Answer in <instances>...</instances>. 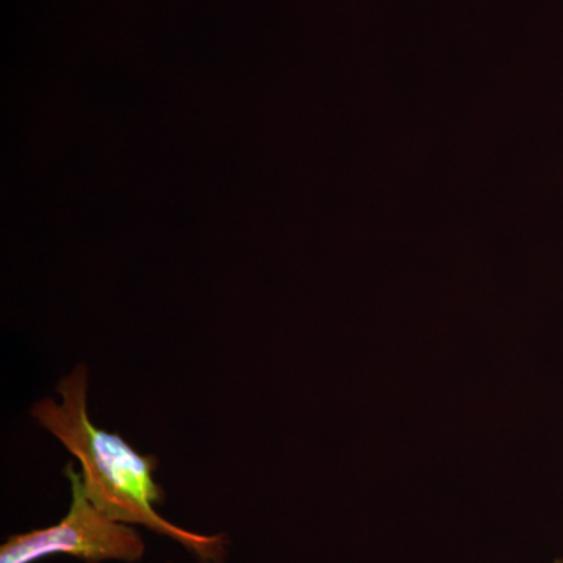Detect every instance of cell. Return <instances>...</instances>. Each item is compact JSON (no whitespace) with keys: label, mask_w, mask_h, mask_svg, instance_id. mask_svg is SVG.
Returning <instances> with one entry per match:
<instances>
[{"label":"cell","mask_w":563,"mask_h":563,"mask_svg":"<svg viewBox=\"0 0 563 563\" xmlns=\"http://www.w3.org/2000/svg\"><path fill=\"white\" fill-rule=\"evenodd\" d=\"M73 501L62 521L49 528L16 533L0 547V563H36L51 555H69L85 563L139 562L143 539L131 525L111 520L85 495L80 474L65 466Z\"/></svg>","instance_id":"cell-2"},{"label":"cell","mask_w":563,"mask_h":563,"mask_svg":"<svg viewBox=\"0 0 563 563\" xmlns=\"http://www.w3.org/2000/svg\"><path fill=\"white\" fill-rule=\"evenodd\" d=\"M62 404L41 399L33 404L32 417L49 431L81 465V488L111 520L144 526L181 544L203 563H221L225 555L222 536L187 531L163 518L155 506L163 490L155 483L158 461L141 455L118 433L96 428L88 415V368L77 365L57 387Z\"/></svg>","instance_id":"cell-1"},{"label":"cell","mask_w":563,"mask_h":563,"mask_svg":"<svg viewBox=\"0 0 563 563\" xmlns=\"http://www.w3.org/2000/svg\"><path fill=\"white\" fill-rule=\"evenodd\" d=\"M553 563H563V558L562 559H555V561Z\"/></svg>","instance_id":"cell-3"}]
</instances>
